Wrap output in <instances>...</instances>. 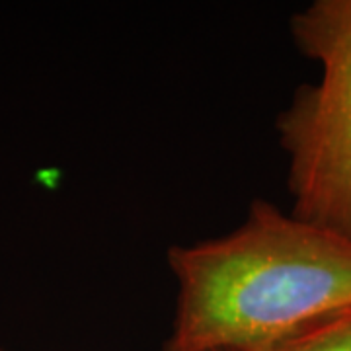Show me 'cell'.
Listing matches in <instances>:
<instances>
[{
	"mask_svg": "<svg viewBox=\"0 0 351 351\" xmlns=\"http://www.w3.org/2000/svg\"><path fill=\"white\" fill-rule=\"evenodd\" d=\"M172 330L160 351H265L351 308V239L254 199L228 234L176 244Z\"/></svg>",
	"mask_w": 351,
	"mask_h": 351,
	"instance_id": "6da1fadb",
	"label": "cell"
},
{
	"mask_svg": "<svg viewBox=\"0 0 351 351\" xmlns=\"http://www.w3.org/2000/svg\"><path fill=\"white\" fill-rule=\"evenodd\" d=\"M265 351H351V308L314 322Z\"/></svg>",
	"mask_w": 351,
	"mask_h": 351,
	"instance_id": "3957f363",
	"label": "cell"
},
{
	"mask_svg": "<svg viewBox=\"0 0 351 351\" xmlns=\"http://www.w3.org/2000/svg\"><path fill=\"white\" fill-rule=\"evenodd\" d=\"M0 351H2V350H0Z\"/></svg>",
	"mask_w": 351,
	"mask_h": 351,
	"instance_id": "277c9868",
	"label": "cell"
},
{
	"mask_svg": "<svg viewBox=\"0 0 351 351\" xmlns=\"http://www.w3.org/2000/svg\"><path fill=\"white\" fill-rule=\"evenodd\" d=\"M291 34L320 78L277 115L289 213L351 239V0H314L291 18Z\"/></svg>",
	"mask_w": 351,
	"mask_h": 351,
	"instance_id": "7a4b0ae2",
	"label": "cell"
}]
</instances>
